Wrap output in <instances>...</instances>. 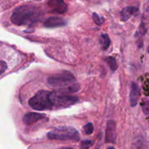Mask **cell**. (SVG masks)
<instances>
[{
	"instance_id": "cell-1",
	"label": "cell",
	"mask_w": 149,
	"mask_h": 149,
	"mask_svg": "<svg viewBox=\"0 0 149 149\" xmlns=\"http://www.w3.org/2000/svg\"><path fill=\"white\" fill-rule=\"evenodd\" d=\"M42 13L39 7L33 5H23L13 11L10 20L16 26L32 25L40 20Z\"/></svg>"
},
{
	"instance_id": "cell-2",
	"label": "cell",
	"mask_w": 149,
	"mask_h": 149,
	"mask_svg": "<svg viewBox=\"0 0 149 149\" xmlns=\"http://www.w3.org/2000/svg\"><path fill=\"white\" fill-rule=\"evenodd\" d=\"M47 81L50 86L58 88V91L66 94L76 93L79 90V85L76 82L74 75L67 71L50 76Z\"/></svg>"
},
{
	"instance_id": "cell-3",
	"label": "cell",
	"mask_w": 149,
	"mask_h": 149,
	"mask_svg": "<svg viewBox=\"0 0 149 149\" xmlns=\"http://www.w3.org/2000/svg\"><path fill=\"white\" fill-rule=\"evenodd\" d=\"M28 105L36 111H48L55 109V91L39 90L28 101Z\"/></svg>"
},
{
	"instance_id": "cell-4",
	"label": "cell",
	"mask_w": 149,
	"mask_h": 149,
	"mask_svg": "<svg viewBox=\"0 0 149 149\" xmlns=\"http://www.w3.org/2000/svg\"><path fill=\"white\" fill-rule=\"evenodd\" d=\"M47 138L51 140L79 141L80 137L78 131L75 128L71 127H59L48 132Z\"/></svg>"
},
{
	"instance_id": "cell-5",
	"label": "cell",
	"mask_w": 149,
	"mask_h": 149,
	"mask_svg": "<svg viewBox=\"0 0 149 149\" xmlns=\"http://www.w3.org/2000/svg\"><path fill=\"white\" fill-rule=\"evenodd\" d=\"M116 127L113 120H109L107 122L106 131V141L109 143H115L116 141Z\"/></svg>"
},
{
	"instance_id": "cell-6",
	"label": "cell",
	"mask_w": 149,
	"mask_h": 149,
	"mask_svg": "<svg viewBox=\"0 0 149 149\" xmlns=\"http://www.w3.org/2000/svg\"><path fill=\"white\" fill-rule=\"evenodd\" d=\"M47 4L52 13H56L58 14L64 13L68 8L63 0H49Z\"/></svg>"
},
{
	"instance_id": "cell-7",
	"label": "cell",
	"mask_w": 149,
	"mask_h": 149,
	"mask_svg": "<svg viewBox=\"0 0 149 149\" xmlns=\"http://www.w3.org/2000/svg\"><path fill=\"white\" fill-rule=\"evenodd\" d=\"M45 118V114H42V113H34V112H29V113H26L23 118V123L26 125H31L33 124L36 123L38 121L43 119Z\"/></svg>"
},
{
	"instance_id": "cell-8",
	"label": "cell",
	"mask_w": 149,
	"mask_h": 149,
	"mask_svg": "<svg viewBox=\"0 0 149 149\" xmlns=\"http://www.w3.org/2000/svg\"><path fill=\"white\" fill-rule=\"evenodd\" d=\"M66 24V21L62 17H50L47 19L44 23V26L47 28L61 27Z\"/></svg>"
},
{
	"instance_id": "cell-9",
	"label": "cell",
	"mask_w": 149,
	"mask_h": 149,
	"mask_svg": "<svg viewBox=\"0 0 149 149\" xmlns=\"http://www.w3.org/2000/svg\"><path fill=\"white\" fill-rule=\"evenodd\" d=\"M140 97V89L138 84L135 82H132L131 84V91H130V104L131 106L134 107L137 105L138 102V99Z\"/></svg>"
},
{
	"instance_id": "cell-10",
	"label": "cell",
	"mask_w": 149,
	"mask_h": 149,
	"mask_svg": "<svg viewBox=\"0 0 149 149\" xmlns=\"http://www.w3.org/2000/svg\"><path fill=\"white\" fill-rule=\"evenodd\" d=\"M138 11V8L136 7L129 6L126 7L121 11V20L122 21H126L128 19L130 18L132 15H133Z\"/></svg>"
},
{
	"instance_id": "cell-11",
	"label": "cell",
	"mask_w": 149,
	"mask_h": 149,
	"mask_svg": "<svg viewBox=\"0 0 149 149\" xmlns=\"http://www.w3.org/2000/svg\"><path fill=\"white\" fill-rule=\"evenodd\" d=\"M100 42L103 50H106L109 47V46H110L111 41L110 39H109V35L107 33H103V34L101 35Z\"/></svg>"
},
{
	"instance_id": "cell-12",
	"label": "cell",
	"mask_w": 149,
	"mask_h": 149,
	"mask_svg": "<svg viewBox=\"0 0 149 149\" xmlns=\"http://www.w3.org/2000/svg\"><path fill=\"white\" fill-rule=\"evenodd\" d=\"M106 62H107L108 65H109L110 68L111 69V71H116L118 68V65L116 63V61L115 60L114 58L113 57H109V58H106Z\"/></svg>"
},
{
	"instance_id": "cell-13",
	"label": "cell",
	"mask_w": 149,
	"mask_h": 149,
	"mask_svg": "<svg viewBox=\"0 0 149 149\" xmlns=\"http://www.w3.org/2000/svg\"><path fill=\"white\" fill-rule=\"evenodd\" d=\"M83 131L86 135H91L94 131V127L92 123H88L83 127Z\"/></svg>"
},
{
	"instance_id": "cell-14",
	"label": "cell",
	"mask_w": 149,
	"mask_h": 149,
	"mask_svg": "<svg viewBox=\"0 0 149 149\" xmlns=\"http://www.w3.org/2000/svg\"><path fill=\"white\" fill-rule=\"evenodd\" d=\"M93 19L95 21V23L97 25H101L102 23H103V20H104V19H103V17H100V16L95 13H93Z\"/></svg>"
},
{
	"instance_id": "cell-15",
	"label": "cell",
	"mask_w": 149,
	"mask_h": 149,
	"mask_svg": "<svg viewBox=\"0 0 149 149\" xmlns=\"http://www.w3.org/2000/svg\"><path fill=\"white\" fill-rule=\"evenodd\" d=\"M91 145H92L91 141H89V140L84 141L81 142V149H89V148H90V146Z\"/></svg>"
},
{
	"instance_id": "cell-16",
	"label": "cell",
	"mask_w": 149,
	"mask_h": 149,
	"mask_svg": "<svg viewBox=\"0 0 149 149\" xmlns=\"http://www.w3.org/2000/svg\"><path fill=\"white\" fill-rule=\"evenodd\" d=\"M58 149H74V148H70V147H61V148H58Z\"/></svg>"
},
{
	"instance_id": "cell-17",
	"label": "cell",
	"mask_w": 149,
	"mask_h": 149,
	"mask_svg": "<svg viewBox=\"0 0 149 149\" xmlns=\"http://www.w3.org/2000/svg\"><path fill=\"white\" fill-rule=\"evenodd\" d=\"M107 149H115V148H113V147H109Z\"/></svg>"
}]
</instances>
